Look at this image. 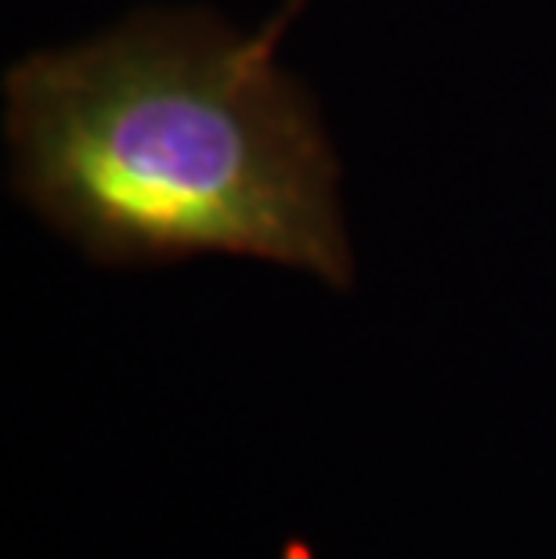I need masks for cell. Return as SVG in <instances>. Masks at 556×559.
<instances>
[{"instance_id":"obj_1","label":"cell","mask_w":556,"mask_h":559,"mask_svg":"<svg viewBox=\"0 0 556 559\" xmlns=\"http://www.w3.org/2000/svg\"><path fill=\"white\" fill-rule=\"evenodd\" d=\"M275 40L141 15L8 73L19 195L102 264L257 257L351 285L336 156Z\"/></svg>"},{"instance_id":"obj_2","label":"cell","mask_w":556,"mask_h":559,"mask_svg":"<svg viewBox=\"0 0 556 559\" xmlns=\"http://www.w3.org/2000/svg\"><path fill=\"white\" fill-rule=\"evenodd\" d=\"M304 4H307V0H289V4L282 8V15H275V19H271L268 26H264V37L279 44V40H282V33H286L289 22L300 15V8H304Z\"/></svg>"}]
</instances>
